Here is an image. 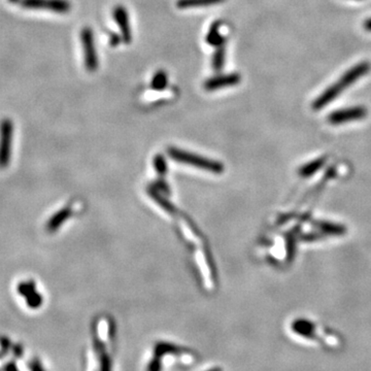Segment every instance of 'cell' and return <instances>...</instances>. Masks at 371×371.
<instances>
[{"instance_id": "obj_22", "label": "cell", "mask_w": 371, "mask_h": 371, "mask_svg": "<svg viewBox=\"0 0 371 371\" xmlns=\"http://www.w3.org/2000/svg\"><path fill=\"white\" fill-rule=\"evenodd\" d=\"M9 2H10V3H13V4H15V3H18V2H20V0H9Z\"/></svg>"}, {"instance_id": "obj_7", "label": "cell", "mask_w": 371, "mask_h": 371, "mask_svg": "<svg viewBox=\"0 0 371 371\" xmlns=\"http://www.w3.org/2000/svg\"><path fill=\"white\" fill-rule=\"evenodd\" d=\"M242 81V76L237 72L227 73V75H221L216 76L211 79H208L205 81L203 87L206 91H215L221 88H226V87L236 86Z\"/></svg>"}, {"instance_id": "obj_4", "label": "cell", "mask_w": 371, "mask_h": 371, "mask_svg": "<svg viewBox=\"0 0 371 371\" xmlns=\"http://www.w3.org/2000/svg\"><path fill=\"white\" fill-rule=\"evenodd\" d=\"M14 125L10 119L0 122V168L9 166L12 157Z\"/></svg>"}, {"instance_id": "obj_20", "label": "cell", "mask_w": 371, "mask_h": 371, "mask_svg": "<svg viewBox=\"0 0 371 371\" xmlns=\"http://www.w3.org/2000/svg\"><path fill=\"white\" fill-rule=\"evenodd\" d=\"M122 40H123V38H122V36H120L119 34H117V33H115V32H112V33L110 34V43H111V46H113V47H117Z\"/></svg>"}, {"instance_id": "obj_11", "label": "cell", "mask_w": 371, "mask_h": 371, "mask_svg": "<svg viewBox=\"0 0 371 371\" xmlns=\"http://www.w3.org/2000/svg\"><path fill=\"white\" fill-rule=\"evenodd\" d=\"M226 2V0H178L177 7L182 10L200 8V7H209L219 5Z\"/></svg>"}, {"instance_id": "obj_5", "label": "cell", "mask_w": 371, "mask_h": 371, "mask_svg": "<svg viewBox=\"0 0 371 371\" xmlns=\"http://www.w3.org/2000/svg\"><path fill=\"white\" fill-rule=\"evenodd\" d=\"M20 5L27 10H43L57 14H66L71 10L68 0H20Z\"/></svg>"}, {"instance_id": "obj_10", "label": "cell", "mask_w": 371, "mask_h": 371, "mask_svg": "<svg viewBox=\"0 0 371 371\" xmlns=\"http://www.w3.org/2000/svg\"><path fill=\"white\" fill-rule=\"evenodd\" d=\"M292 329L295 333L304 337L313 338L315 336V326L308 320H296L292 324Z\"/></svg>"}, {"instance_id": "obj_9", "label": "cell", "mask_w": 371, "mask_h": 371, "mask_svg": "<svg viewBox=\"0 0 371 371\" xmlns=\"http://www.w3.org/2000/svg\"><path fill=\"white\" fill-rule=\"evenodd\" d=\"M220 27H221L220 22H214V23L210 26V28H209L206 36H205V40L209 46H212V47L216 48V47L222 46L225 43V37L223 35H221Z\"/></svg>"}, {"instance_id": "obj_21", "label": "cell", "mask_w": 371, "mask_h": 371, "mask_svg": "<svg viewBox=\"0 0 371 371\" xmlns=\"http://www.w3.org/2000/svg\"><path fill=\"white\" fill-rule=\"evenodd\" d=\"M363 27H364V29H365L366 31L371 32V18H369V19H367V20H365V21H364Z\"/></svg>"}, {"instance_id": "obj_2", "label": "cell", "mask_w": 371, "mask_h": 371, "mask_svg": "<svg viewBox=\"0 0 371 371\" xmlns=\"http://www.w3.org/2000/svg\"><path fill=\"white\" fill-rule=\"evenodd\" d=\"M168 154L172 159L177 160L179 162L190 164L192 166H196L198 168L206 169L209 171L221 172L224 169V166L220 162H216V161L201 157L199 155L192 154V153L179 150L177 147H169Z\"/></svg>"}, {"instance_id": "obj_12", "label": "cell", "mask_w": 371, "mask_h": 371, "mask_svg": "<svg viewBox=\"0 0 371 371\" xmlns=\"http://www.w3.org/2000/svg\"><path fill=\"white\" fill-rule=\"evenodd\" d=\"M326 157H321L318 158L316 160L311 161L310 163L303 165L300 169H299V174L303 178H310L316 172H318L326 163Z\"/></svg>"}, {"instance_id": "obj_6", "label": "cell", "mask_w": 371, "mask_h": 371, "mask_svg": "<svg viewBox=\"0 0 371 371\" xmlns=\"http://www.w3.org/2000/svg\"><path fill=\"white\" fill-rule=\"evenodd\" d=\"M368 115V110L363 105L351 106L342 110H337L331 113L327 120L332 125H341L343 123L359 121L365 119Z\"/></svg>"}, {"instance_id": "obj_17", "label": "cell", "mask_w": 371, "mask_h": 371, "mask_svg": "<svg viewBox=\"0 0 371 371\" xmlns=\"http://www.w3.org/2000/svg\"><path fill=\"white\" fill-rule=\"evenodd\" d=\"M34 291H36L35 288V282L32 280L29 281H23L19 283L18 286V292L21 296H23L24 298L27 297L28 295H30L31 293H33Z\"/></svg>"}, {"instance_id": "obj_19", "label": "cell", "mask_w": 371, "mask_h": 371, "mask_svg": "<svg viewBox=\"0 0 371 371\" xmlns=\"http://www.w3.org/2000/svg\"><path fill=\"white\" fill-rule=\"evenodd\" d=\"M295 239L294 237H292L291 235L288 237V258L292 259L294 257V252H295Z\"/></svg>"}, {"instance_id": "obj_13", "label": "cell", "mask_w": 371, "mask_h": 371, "mask_svg": "<svg viewBox=\"0 0 371 371\" xmlns=\"http://www.w3.org/2000/svg\"><path fill=\"white\" fill-rule=\"evenodd\" d=\"M69 215H70V209L69 208H63L59 212L55 213L49 220V222L47 224L48 231L54 232L55 230H57L63 224V222L65 220L68 219Z\"/></svg>"}, {"instance_id": "obj_15", "label": "cell", "mask_w": 371, "mask_h": 371, "mask_svg": "<svg viewBox=\"0 0 371 371\" xmlns=\"http://www.w3.org/2000/svg\"><path fill=\"white\" fill-rule=\"evenodd\" d=\"M168 86V77L164 70H158L151 82V88L155 91H163Z\"/></svg>"}, {"instance_id": "obj_18", "label": "cell", "mask_w": 371, "mask_h": 371, "mask_svg": "<svg viewBox=\"0 0 371 371\" xmlns=\"http://www.w3.org/2000/svg\"><path fill=\"white\" fill-rule=\"evenodd\" d=\"M25 299H26V303H27L28 307L30 309H33V310L38 309L40 305L42 304V296L39 293H37L36 291H34L33 293H31L30 295L25 297Z\"/></svg>"}, {"instance_id": "obj_1", "label": "cell", "mask_w": 371, "mask_h": 371, "mask_svg": "<svg viewBox=\"0 0 371 371\" xmlns=\"http://www.w3.org/2000/svg\"><path fill=\"white\" fill-rule=\"evenodd\" d=\"M370 70L371 63L369 61H362L357 63L347 71H345L337 82L329 86L321 95H319L313 102L312 108L314 111L323 110L327 104H329L337 96H339L344 89L351 87L359 79L366 76Z\"/></svg>"}, {"instance_id": "obj_16", "label": "cell", "mask_w": 371, "mask_h": 371, "mask_svg": "<svg viewBox=\"0 0 371 371\" xmlns=\"http://www.w3.org/2000/svg\"><path fill=\"white\" fill-rule=\"evenodd\" d=\"M318 229L321 232H324L326 234L330 235H342L345 233V228L342 225L334 224V223H328V222H318L316 224Z\"/></svg>"}, {"instance_id": "obj_14", "label": "cell", "mask_w": 371, "mask_h": 371, "mask_svg": "<svg viewBox=\"0 0 371 371\" xmlns=\"http://www.w3.org/2000/svg\"><path fill=\"white\" fill-rule=\"evenodd\" d=\"M225 58H226V47L224 43L222 46L216 47V50L212 55L211 66L214 71H221L224 68Z\"/></svg>"}, {"instance_id": "obj_8", "label": "cell", "mask_w": 371, "mask_h": 371, "mask_svg": "<svg viewBox=\"0 0 371 371\" xmlns=\"http://www.w3.org/2000/svg\"><path fill=\"white\" fill-rule=\"evenodd\" d=\"M113 16L120 28L123 41L127 43V45H129V43L132 41L133 36H132V30H131V27H130L129 16H128L127 10L122 6H118L114 9Z\"/></svg>"}, {"instance_id": "obj_3", "label": "cell", "mask_w": 371, "mask_h": 371, "mask_svg": "<svg viewBox=\"0 0 371 371\" xmlns=\"http://www.w3.org/2000/svg\"><path fill=\"white\" fill-rule=\"evenodd\" d=\"M81 42L84 50V61L87 70L93 72L98 68V56L96 52L93 30L85 27L81 31Z\"/></svg>"}]
</instances>
